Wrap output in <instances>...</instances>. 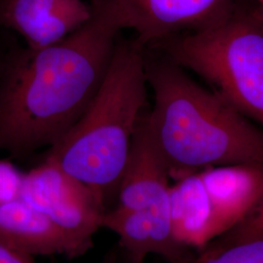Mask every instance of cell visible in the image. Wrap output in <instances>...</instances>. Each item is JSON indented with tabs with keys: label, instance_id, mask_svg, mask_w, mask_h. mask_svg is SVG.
<instances>
[{
	"label": "cell",
	"instance_id": "cell-7",
	"mask_svg": "<svg viewBox=\"0 0 263 263\" xmlns=\"http://www.w3.org/2000/svg\"><path fill=\"white\" fill-rule=\"evenodd\" d=\"M119 27L131 29L144 48L221 19L231 0H106Z\"/></svg>",
	"mask_w": 263,
	"mask_h": 263
},
{
	"label": "cell",
	"instance_id": "cell-19",
	"mask_svg": "<svg viewBox=\"0 0 263 263\" xmlns=\"http://www.w3.org/2000/svg\"><path fill=\"white\" fill-rule=\"evenodd\" d=\"M259 3V11L263 14V0H257Z\"/></svg>",
	"mask_w": 263,
	"mask_h": 263
},
{
	"label": "cell",
	"instance_id": "cell-5",
	"mask_svg": "<svg viewBox=\"0 0 263 263\" xmlns=\"http://www.w3.org/2000/svg\"><path fill=\"white\" fill-rule=\"evenodd\" d=\"M171 180L151 141L145 111L134 135L115 205L103 218V228L118 236L119 254L125 261L144 263L149 255H158L167 263H183L192 254L173 235Z\"/></svg>",
	"mask_w": 263,
	"mask_h": 263
},
{
	"label": "cell",
	"instance_id": "cell-10",
	"mask_svg": "<svg viewBox=\"0 0 263 263\" xmlns=\"http://www.w3.org/2000/svg\"><path fill=\"white\" fill-rule=\"evenodd\" d=\"M0 241L31 256H82L47 216L22 197L0 204Z\"/></svg>",
	"mask_w": 263,
	"mask_h": 263
},
{
	"label": "cell",
	"instance_id": "cell-12",
	"mask_svg": "<svg viewBox=\"0 0 263 263\" xmlns=\"http://www.w3.org/2000/svg\"><path fill=\"white\" fill-rule=\"evenodd\" d=\"M183 263H263V238L221 247L207 245Z\"/></svg>",
	"mask_w": 263,
	"mask_h": 263
},
{
	"label": "cell",
	"instance_id": "cell-11",
	"mask_svg": "<svg viewBox=\"0 0 263 263\" xmlns=\"http://www.w3.org/2000/svg\"><path fill=\"white\" fill-rule=\"evenodd\" d=\"M170 209L173 235L185 249L199 251L219 235L210 198L198 173L171 185Z\"/></svg>",
	"mask_w": 263,
	"mask_h": 263
},
{
	"label": "cell",
	"instance_id": "cell-17",
	"mask_svg": "<svg viewBox=\"0 0 263 263\" xmlns=\"http://www.w3.org/2000/svg\"><path fill=\"white\" fill-rule=\"evenodd\" d=\"M118 255H119V250L117 244L112 247L108 252L104 254V258L101 263H117L118 262Z\"/></svg>",
	"mask_w": 263,
	"mask_h": 263
},
{
	"label": "cell",
	"instance_id": "cell-6",
	"mask_svg": "<svg viewBox=\"0 0 263 263\" xmlns=\"http://www.w3.org/2000/svg\"><path fill=\"white\" fill-rule=\"evenodd\" d=\"M21 197L47 216L82 255L92 249L107 211L92 189L45 159L25 173Z\"/></svg>",
	"mask_w": 263,
	"mask_h": 263
},
{
	"label": "cell",
	"instance_id": "cell-4",
	"mask_svg": "<svg viewBox=\"0 0 263 263\" xmlns=\"http://www.w3.org/2000/svg\"><path fill=\"white\" fill-rule=\"evenodd\" d=\"M202 77L263 129V14L232 10L211 25L152 46ZM151 47V48H152Z\"/></svg>",
	"mask_w": 263,
	"mask_h": 263
},
{
	"label": "cell",
	"instance_id": "cell-16",
	"mask_svg": "<svg viewBox=\"0 0 263 263\" xmlns=\"http://www.w3.org/2000/svg\"><path fill=\"white\" fill-rule=\"evenodd\" d=\"M0 263H37L34 256L22 253L0 241Z\"/></svg>",
	"mask_w": 263,
	"mask_h": 263
},
{
	"label": "cell",
	"instance_id": "cell-8",
	"mask_svg": "<svg viewBox=\"0 0 263 263\" xmlns=\"http://www.w3.org/2000/svg\"><path fill=\"white\" fill-rule=\"evenodd\" d=\"M91 6L82 0H6L0 27L37 50L52 46L74 32L90 19Z\"/></svg>",
	"mask_w": 263,
	"mask_h": 263
},
{
	"label": "cell",
	"instance_id": "cell-2",
	"mask_svg": "<svg viewBox=\"0 0 263 263\" xmlns=\"http://www.w3.org/2000/svg\"><path fill=\"white\" fill-rule=\"evenodd\" d=\"M153 106L146 112L151 141L171 179L236 164L263 165V130L169 58L145 52Z\"/></svg>",
	"mask_w": 263,
	"mask_h": 263
},
{
	"label": "cell",
	"instance_id": "cell-13",
	"mask_svg": "<svg viewBox=\"0 0 263 263\" xmlns=\"http://www.w3.org/2000/svg\"><path fill=\"white\" fill-rule=\"evenodd\" d=\"M263 238V196L242 221L208 245L229 246Z\"/></svg>",
	"mask_w": 263,
	"mask_h": 263
},
{
	"label": "cell",
	"instance_id": "cell-1",
	"mask_svg": "<svg viewBox=\"0 0 263 263\" xmlns=\"http://www.w3.org/2000/svg\"><path fill=\"white\" fill-rule=\"evenodd\" d=\"M90 6V19L59 43L13 50L0 92V151L10 157L52 147L93 102L121 28L106 0Z\"/></svg>",
	"mask_w": 263,
	"mask_h": 263
},
{
	"label": "cell",
	"instance_id": "cell-15",
	"mask_svg": "<svg viewBox=\"0 0 263 263\" xmlns=\"http://www.w3.org/2000/svg\"><path fill=\"white\" fill-rule=\"evenodd\" d=\"M18 43V40L13 36L11 30L0 27V92L10 57Z\"/></svg>",
	"mask_w": 263,
	"mask_h": 263
},
{
	"label": "cell",
	"instance_id": "cell-9",
	"mask_svg": "<svg viewBox=\"0 0 263 263\" xmlns=\"http://www.w3.org/2000/svg\"><path fill=\"white\" fill-rule=\"evenodd\" d=\"M198 174L213 207L218 236L242 221L263 196V165H226Z\"/></svg>",
	"mask_w": 263,
	"mask_h": 263
},
{
	"label": "cell",
	"instance_id": "cell-20",
	"mask_svg": "<svg viewBox=\"0 0 263 263\" xmlns=\"http://www.w3.org/2000/svg\"><path fill=\"white\" fill-rule=\"evenodd\" d=\"M117 263H128V262H126V261H125V260H123L122 258H121V257H120V256H119V255H118V262ZM144 263H146V262H144Z\"/></svg>",
	"mask_w": 263,
	"mask_h": 263
},
{
	"label": "cell",
	"instance_id": "cell-3",
	"mask_svg": "<svg viewBox=\"0 0 263 263\" xmlns=\"http://www.w3.org/2000/svg\"><path fill=\"white\" fill-rule=\"evenodd\" d=\"M147 86L145 48L135 38H117L93 102L45 158L92 189L107 211L115 205L134 135L145 112Z\"/></svg>",
	"mask_w": 263,
	"mask_h": 263
},
{
	"label": "cell",
	"instance_id": "cell-14",
	"mask_svg": "<svg viewBox=\"0 0 263 263\" xmlns=\"http://www.w3.org/2000/svg\"><path fill=\"white\" fill-rule=\"evenodd\" d=\"M25 173L10 160L0 159V204L21 198Z\"/></svg>",
	"mask_w": 263,
	"mask_h": 263
},
{
	"label": "cell",
	"instance_id": "cell-18",
	"mask_svg": "<svg viewBox=\"0 0 263 263\" xmlns=\"http://www.w3.org/2000/svg\"><path fill=\"white\" fill-rule=\"evenodd\" d=\"M5 2H6V0H0V17H1V13H2V10H3Z\"/></svg>",
	"mask_w": 263,
	"mask_h": 263
}]
</instances>
